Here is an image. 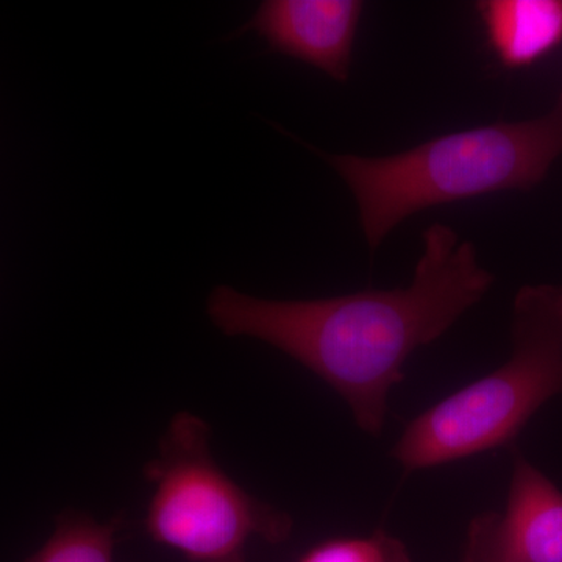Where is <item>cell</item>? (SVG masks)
I'll list each match as a JSON object with an SVG mask.
<instances>
[{"instance_id": "obj_7", "label": "cell", "mask_w": 562, "mask_h": 562, "mask_svg": "<svg viewBox=\"0 0 562 562\" xmlns=\"http://www.w3.org/2000/svg\"><path fill=\"white\" fill-rule=\"evenodd\" d=\"M476 10L505 68H530L562 44V0H484Z\"/></svg>"}, {"instance_id": "obj_1", "label": "cell", "mask_w": 562, "mask_h": 562, "mask_svg": "<svg viewBox=\"0 0 562 562\" xmlns=\"http://www.w3.org/2000/svg\"><path fill=\"white\" fill-rule=\"evenodd\" d=\"M412 283L312 301H269L217 286L209 316L224 335L269 344L327 383L366 435L380 436L414 351L446 335L494 284L475 246L446 224L422 235Z\"/></svg>"}, {"instance_id": "obj_2", "label": "cell", "mask_w": 562, "mask_h": 562, "mask_svg": "<svg viewBox=\"0 0 562 562\" xmlns=\"http://www.w3.org/2000/svg\"><path fill=\"white\" fill-rule=\"evenodd\" d=\"M316 151L349 187L373 251L417 211L538 187L562 155V92L542 116L447 133L390 157Z\"/></svg>"}, {"instance_id": "obj_3", "label": "cell", "mask_w": 562, "mask_h": 562, "mask_svg": "<svg viewBox=\"0 0 562 562\" xmlns=\"http://www.w3.org/2000/svg\"><path fill=\"white\" fill-rule=\"evenodd\" d=\"M512 338L501 368L409 420L391 450L403 471H428L509 446L562 394V284L520 288Z\"/></svg>"}, {"instance_id": "obj_5", "label": "cell", "mask_w": 562, "mask_h": 562, "mask_svg": "<svg viewBox=\"0 0 562 562\" xmlns=\"http://www.w3.org/2000/svg\"><path fill=\"white\" fill-rule=\"evenodd\" d=\"M461 562H562V491L514 453L503 512L473 517Z\"/></svg>"}, {"instance_id": "obj_4", "label": "cell", "mask_w": 562, "mask_h": 562, "mask_svg": "<svg viewBox=\"0 0 562 562\" xmlns=\"http://www.w3.org/2000/svg\"><path fill=\"white\" fill-rule=\"evenodd\" d=\"M144 476L151 486L147 535L188 562H247L251 539L279 546L294 520L243 490L211 453V428L191 413H179L162 435Z\"/></svg>"}, {"instance_id": "obj_6", "label": "cell", "mask_w": 562, "mask_h": 562, "mask_svg": "<svg viewBox=\"0 0 562 562\" xmlns=\"http://www.w3.org/2000/svg\"><path fill=\"white\" fill-rule=\"evenodd\" d=\"M362 10L364 3L358 0H268L243 31L344 83L350 77Z\"/></svg>"}, {"instance_id": "obj_9", "label": "cell", "mask_w": 562, "mask_h": 562, "mask_svg": "<svg viewBox=\"0 0 562 562\" xmlns=\"http://www.w3.org/2000/svg\"><path fill=\"white\" fill-rule=\"evenodd\" d=\"M295 562H413L408 547L390 532L328 539L306 550Z\"/></svg>"}, {"instance_id": "obj_8", "label": "cell", "mask_w": 562, "mask_h": 562, "mask_svg": "<svg viewBox=\"0 0 562 562\" xmlns=\"http://www.w3.org/2000/svg\"><path fill=\"white\" fill-rule=\"evenodd\" d=\"M120 527V519L101 524L88 514H63L50 538L25 562H116Z\"/></svg>"}]
</instances>
